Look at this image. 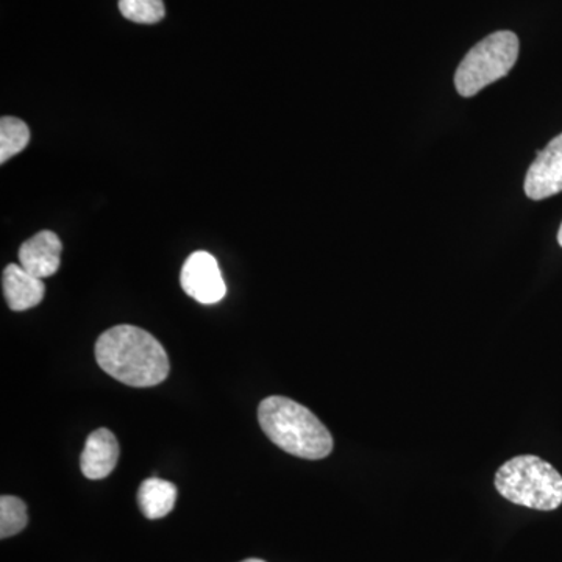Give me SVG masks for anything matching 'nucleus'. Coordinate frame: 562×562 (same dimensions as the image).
I'll return each instance as SVG.
<instances>
[{"label":"nucleus","instance_id":"1","mask_svg":"<svg viewBox=\"0 0 562 562\" xmlns=\"http://www.w3.org/2000/svg\"><path fill=\"white\" fill-rule=\"evenodd\" d=\"M102 371L132 387L157 386L168 379L171 364L157 338L135 325H116L95 342Z\"/></svg>","mask_w":562,"mask_h":562},{"label":"nucleus","instance_id":"2","mask_svg":"<svg viewBox=\"0 0 562 562\" xmlns=\"http://www.w3.org/2000/svg\"><path fill=\"white\" fill-rule=\"evenodd\" d=\"M265 435L284 452L303 460H324L333 452V436L308 408L288 397L265 398L258 408Z\"/></svg>","mask_w":562,"mask_h":562},{"label":"nucleus","instance_id":"3","mask_svg":"<svg viewBox=\"0 0 562 562\" xmlns=\"http://www.w3.org/2000/svg\"><path fill=\"white\" fill-rule=\"evenodd\" d=\"M495 487L514 505L538 512H553L562 505L561 473L532 454L506 461L495 473Z\"/></svg>","mask_w":562,"mask_h":562},{"label":"nucleus","instance_id":"4","mask_svg":"<svg viewBox=\"0 0 562 562\" xmlns=\"http://www.w3.org/2000/svg\"><path fill=\"white\" fill-rule=\"evenodd\" d=\"M516 33H492L465 55L454 74V87L462 98H473L494 81L508 76L519 57Z\"/></svg>","mask_w":562,"mask_h":562},{"label":"nucleus","instance_id":"5","mask_svg":"<svg viewBox=\"0 0 562 562\" xmlns=\"http://www.w3.org/2000/svg\"><path fill=\"white\" fill-rule=\"evenodd\" d=\"M180 284L191 299L203 305L221 302L227 294L220 265L209 251H194L184 261L180 272Z\"/></svg>","mask_w":562,"mask_h":562},{"label":"nucleus","instance_id":"6","mask_svg":"<svg viewBox=\"0 0 562 562\" xmlns=\"http://www.w3.org/2000/svg\"><path fill=\"white\" fill-rule=\"evenodd\" d=\"M562 191V133L539 151L525 177V194L543 201Z\"/></svg>","mask_w":562,"mask_h":562},{"label":"nucleus","instance_id":"7","mask_svg":"<svg viewBox=\"0 0 562 562\" xmlns=\"http://www.w3.org/2000/svg\"><path fill=\"white\" fill-rule=\"evenodd\" d=\"M61 250L60 238L54 232L44 231L22 244L18 258L25 271L44 280L60 269Z\"/></svg>","mask_w":562,"mask_h":562},{"label":"nucleus","instance_id":"8","mask_svg":"<svg viewBox=\"0 0 562 562\" xmlns=\"http://www.w3.org/2000/svg\"><path fill=\"white\" fill-rule=\"evenodd\" d=\"M120 442L106 428H99L88 436L80 457L81 473L88 480H103L116 469Z\"/></svg>","mask_w":562,"mask_h":562},{"label":"nucleus","instance_id":"9","mask_svg":"<svg viewBox=\"0 0 562 562\" xmlns=\"http://www.w3.org/2000/svg\"><path fill=\"white\" fill-rule=\"evenodd\" d=\"M2 288L5 301L13 312L35 308L46 295L44 281L25 271L21 265H9L3 271Z\"/></svg>","mask_w":562,"mask_h":562},{"label":"nucleus","instance_id":"10","mask_svg":"<svg viewBox=\"0 0 562 562\" xmlns=\"http://www.w3.org/2000/svg\"><path fill=\"white\" fill-rule=\"evenodd\" d=\"M177 502V487L171 482L151 476L140 484L138 503L140 513L150 520L162 519L172 512Z\"/></svg>","mask_w":562,"mask_h":562},{"label":"nucleus","instance_id":"11","mask_svg":"<svg viewBox=\"0 0 562 562\" xmlns=\"http://www.w3.org/2000/svg\"><path fill=\"white\" fill-rule=\"evenodd\" d=\"M31 143L27 124L18 117L5 116L0 121V162H7Z\"/></svg>","mask_w":562,"mask_h":562},{"label":"nucleus","instance_id":"12","mask_svg":"<svg viewBox=\"0 0 562 562\" xmlns=\"http://www.w3.org/2000/svg\"><path fill=\"white\" fill-rule=\"evenodd\" d=\"M27 506L21 498L3 495L0 498V538L7 539L18 535L27 527Z\"/></svg>","mask_w":562,"mask_h":562},{"label":"nucleus","instance_id":"13","mask_svg":"<svg viewBox=\"0 0 562 562\" xmlns=\"http://www.w3.org/2000/svg\"><path fill=\"white\" fill-rule=\"evenodd\" d=\"M117 5L122 16L136 24H157L166 14L162 0H120Z\"/></svg>","mask_w":562,"mask_h":562},{"label":"nucleus","instance_id":"14","mask_svg":"<svg viewBox=\"0 0 562 562\" xmlns=\"http://www.w3.org/2000/svg\"><path fill=\"white\" fill-rule=\"evenodd\" d=\"M558 243H560V246L562 247V224H561L560 232H558Z\"/></svg>","mask_w":562,"mask_h":562},{"label":"nucleus","instance_id":"15","mask_svg":"<svg viewBox=\"0 0 562 562\" xmlns=\"http://www.w3.org/2000/svg\"><path fill=\"white\" fill-rule=\"evenodd\" d=\"M243 562H266V561L257 560V558H250V560H246V561H243Z\"/></svg>","mask_w":562,"mask_h":562}]
</instances>
